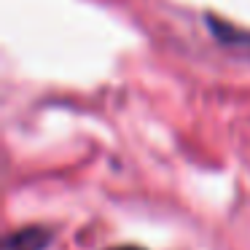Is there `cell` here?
I'll return each mask as SVG.
<instances>
[{
  "label": "cell",
  "instance_id": "cell-1",
  "mask_svg": "<svg viewBox=\"0 0 250 250\" xmlns=\"http://www.w3.org/2000/svg\"><path fill=\"white\" fill-rule=\"evenodd\" d=\"M51 242V231L43 226H24L6 237V250H46Z\"/></svg>",
  "mask_w": 250,
  "mask_h": 250
},
{
  "label": "cell",
  "instance_id": "cell-3",
  "mask_svg": "<svg viewBox=\"0 0 250 250\" xmlns=\"http://www.w3.org/2000/svg\"><path fill=\"white\" fill-rule=\"evenodd\" d=\"M110 250H146L140 245H119V248H110Z\"/></svg>",
  "mask_w": 250,
  "mask_h": 250
},
{
  "label": "cell",
  "instance_id": "cell-2",
  "mask_svg": "<svg viewBox=\"0 0 250 250\" xmlns=\"http://www.w3.org/2000/svg\"><path fill=\"white\" fill-rule=\"evenodd\" d=\"M207 27H210L212 38L221 41L223 46H231V49H245V46H250V33L242 27H237V24L226 22V19L221 17H212V14H207Z\"/></svg>",
  "mask_w": 250,
  "mask_h": 250
}]
</instances>
